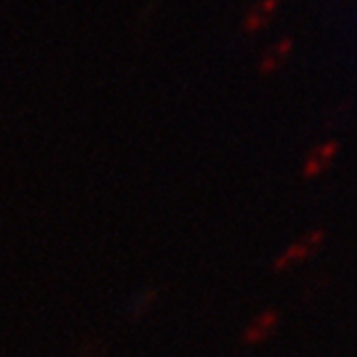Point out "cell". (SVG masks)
<instances>
[{
  "mask_svg": "<svg viewBox=\"0 0 357 357\" xmlns=\"http://www.w3.org/2000/svg\"><path fill=\"white\" fill-rule=\"evenodd\" d=\"M323 241H325V231H323V228H317V231H312L305 237L297 239L293 245H289L273 261V271H284V269H289V267H293V265H297V263H301L305 259H310L312 254L323 245Z\"/></svg>",
  "mask_w": 357,
  "mask_h": 357,
  "instance_id": "6da1fadb",
  "label": "cell"
},
{
  "mask_svg": "<svg viewBox=\"0 0 357 357\" xmlns=\"http://www.w3.org/2000/svg\"><path fill=\"white\" fill-rule=\"evenodd\" d=\"M278 321H280V314L275 310H265L261 312L257 319H254L245 331H243V342L245 344H261L265 342L278 327Z\"/></svg>",
  "mask_w": 357,
  "mask_h": 357,
  "instance_id": "7a4b0ae2",
  "label": "cell"
},
{
  "mask_svg": "<svg viewBox=\"0 0 357 357\" xmlns=\"http://www.w3.org/2000/svg\"><path fill=\"white\" fill-rule=\"evenodd\" d=\"M336 149H338V146H336L334 142L314 149V151L310 153V158L305 160V166H303V174H305V178H314V176H319V174H321V172L331 164V160H334Z\"/></svg>",
  "mask_w": 357,
  "mask_h": 357,
  "instance_id": "3957f363",
  "label": "cell"
},
{
  "mask_svg": "<svg viewBox=\"0 0 357 357\" xmlns=\"http://www.w3.org/2000/svg\"><path fill=\"white\" fill-rule=\"evenodd\" d=\"M155 299H158V291H151V289L144 291L142 295L134 297V303H132V308H130V317L138 319V317L146 314L151 310V305L155 303Z\"/></svg>",
  "mask_w": 357,
  "mask_h": 357,
  "instance_id": "277c9868",
  "label": "cell"
}]
</instances>
